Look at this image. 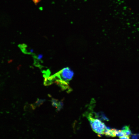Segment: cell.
<instances>
[{
    "label": "cell",
    "mask_w": 139,
    "mask_h": 139,
    "mask_svg": "<svg viewBox=\"0 0 139 139\" xmlns=\"http://www.w3.org/2000/svg\"><path fill=\"white\" fill-rule=\"evenodd\" d=\"M122 131L125 136H130V135L132 134L131 131L129 129L126 130H122Z\"/></svg>",
    "instance_id": "8"
},
{
    "label": "cell",
    "mask_w": 139,
    "mask_h": 139,
    "mask_svg": "<svg viewBox=\"0 0 139 139\" xmlns=\"http://www.w3.org/2000/svg\"><path fill=\"white\" fill-rule=\"evenodd\" d=\"M130 136H124L122 137H119L120 139H129Z\"/></svg>",
    "instance_id": "13"
},
{
    "label": "cell",
    "mask_w": 139,
    "mask_h": 139,
    "mask_svg": "<svg viewBox=\"0 0 139 139\" xmlns=\"http://www.w3.org/2000/svg\"><path fill=\"white\" fill-rule=\"evenodd\" d=\"M19 47L24 53L27 54L33 55V50L32 49H29L28 48L27 45L24 44H20Z\"/></svg>",
    "instance_id": "4"
},
{
    "label": "cell",
    "mask_w": 139,
    "mask_h": 139,
    "mask_svg": "<svg viewBox=\"0 0 139 139\" xmlns=\"http://www.w3.org/2000/svg\"><path fill=\"white\" fill-rule=\"evenodd\" d=\"M131 137L133 139H137L139 138V134H133Z\"/></svg>",
    "instance_id": "10"
},
{
    "label": "cell",
    "mask_w": 139,
    "mask_h": 139,
    "mask_svg": "<svg viewBox=\"0 0 139 139\" xmlns=\"http://www.w3.org/2000/svg\"><path fill=\"white\" fill-rule=\"evenodd\" d=\"M129 129V126L126 125L123 126L122 128V130H126Z\"/></svg>",
    "instance_id": "12"
},
{
    "label": "cell",
    "mask_w": 139,
    "mask_h": 139,
    "mask_svg": "<svg viewBox=\"0 0 139 139\" xmlns=\"http://www.w3.org/2000/svg\"><path fill=\"white\" fill-rule=\"evenodd\" d=\"M45 101V100L44 99H38L34 104L32 105V108H35L36 107L40 106Z\"/></svg>",
    "instance_id": "5"
},
{
    "label": "cell",
    "mask_w": 139,
    "mask_h": 139,
    "mask_svg": "<svg viewBox=\"0 0 139 139\" xmlns=\"http://www.w3.org/2000/svg\"><path fill=\"white\" fill-rule=\"evenodd\" d=\"M115 133L116 135L118 136L119 137L125 135L122 130H120L116 129Z\"/></svg>",
    "instance_id": "6"
},
{
    "label": "cell",
    "mask_w": 139,
    "mask_h": 139,
    "mask_svg": "<svg viewBox=\"0 0 139 139\" xmlns=\"http://www.w3.org/2000/svg\"><path fill=\"white\" fill-rule=\"evenodd\" d=\"M51 101L53 106L55 107H56L57 108L58 106L59 102L58 100L54 98H52Z\"/></svg>",
    "instance_id": "7"
},
{
    "label": "cell",
    "mask_w": 139,
    "mask_h": 139,
    "mask_svg": "<svg viewBox=\"0 0 139 139\" xmlns=\"http://www.w3.org/2000/svg\"><path fill=\"white\" fill-rule=\"evenodd\" d=\"M42 0H32L35 5H37Z\"/></svg>",
    "instance_id": "11"
},
{
    "label": "cell",
    "mask_w": 139,
    "mask_h": 139,
    "mask_svg": "<svg viewBox=\"0 0 139 139\" xmlns=\"http://www.w3.org/2000/svg\"><path fill=\"white\" fill-rule=\"evenodd\" d=\"M87 117L93 131L100 136L103 135L106 127L104 123L99 119L93 118L90 113Z\"/></svg>",
    "instance_id": "2"
},
{
    "label": "cell",
    "mask_w": 139,
    "mask_h": 139,
    "mask_svg": "<svg viewBox=\"0 0 139 139\" xmlns=\"http://www.w3.org/2000/svg\"><path fill=\"white\" fill-rule=\"evenodd\" d=\"M74 75L73 71L70 68L67 67L64 68L55 74L51 76L54 82L60 80L68 83Z\"/></svg>",
    "instance_id": "1"
},
{
    "label": "cell",
    "mask_w": 139,
    "mask_h": 139,
    "mask_svg": "<svg viewBox=\"0 0 139 139\" xmlns=\"http://www.w3.org/2000/svg\"><path fill=\"white\" fill-rule=\"evenodd\" d=\"M116 129H110L108 127H106L104 132V134L109 137H115L116 136L115 131Z\"/></svg>",
    "instance_id": "3"
},
{
    "label": "cell",
    "mask_w": 139,
    "mask_h": 139,
    "mask_svg": "<svg viewBox=\"0 0 139 139\" xmlns=\"http://www.w3.org/2000/svg\"><path fill=\"white\" fill-rule=\"evenodd\" d=\"M63 103L62 102L59 101V102L58 104L56 110L57 111H59L63 108Z\"/></svg>",
    "instance_id": "9"
}]
</instances>
